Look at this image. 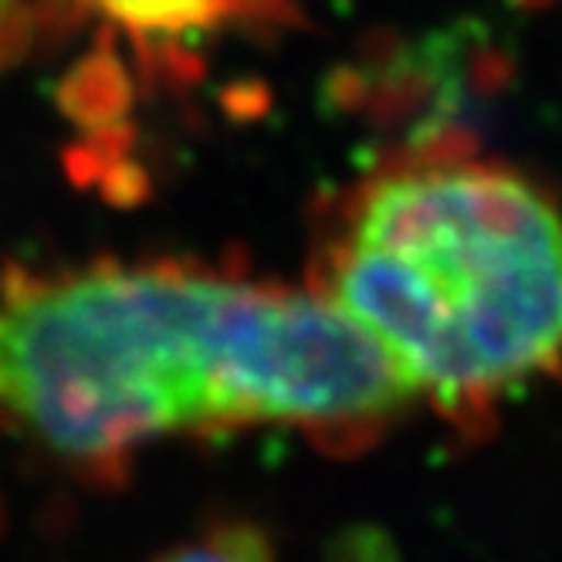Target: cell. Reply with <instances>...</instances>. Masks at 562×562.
Segmentation results:
<instances>
[{
    "label": "cell",
    "mask_w": 562,
    "mask_h": 562,
    "mask_svg": "<svg viewBox=\"0 0 562 562\" xmlns=\"http://www.w3.org/2000/svg\"><path fill=\"white\" fill-rule=\"evenodd\" d=\"M407 407L383 346L312 289L167 261L0 285V424L102 485L167 434L278 424L359 454Z\"/></svg>",
    "instance_id": "6da1fadb"
},
{
    "label": "cell",
    "mask_w": 562,
    "mask_h": 562,
    "mask_svg": "<svg viewBox=\"0 0 562 562\" xmlns=\"http://www.w3.org/2000/svg\"><path fill=\"white\" fill-rule=\"evenodd\" d=\"M308 278L464 434L492 427L508 390L559 370L555 207L468 149L417 146L346 190Z\"/></svg>",
    "instance_id": "7a4b0ae2"
},
{
    "label": "cell",
    "mask_w": 562,
    "mask_h": 562,
    "mask_svg": "<svg viewBox=\"0 0 562 562\" xmlns=\"http://www.w3.org/2000/svg\"><path fill=\"white\" fill-rule=\"evenodd\" d=\"M133 102V82L123 58L115 55L112 37L102 42L65 75L58 86V105L75 126H82L89 136L115 130L119 119L130 112Z\"/></svg>",
    "instance_id": "3957f363"
},
{
    "label": "cell",
    "mask_w": 562,
    "mask_h": 562,
    "mask_svg": "<svg viewBox=\"0 0 562 562\" xmlns=\"http://www.w3.org/2000/svg\"><path fill=\"white\" fill-rule=\"evenodd\" d=\"M89 4V0H82ZM112 21L143 34H183L193 27H214L231 14L227 0H92Z\"/></svg>",
    "instance_id": "277c9868"
},
{
    "label": "cell",
    "mask_w": 562,
    "mask_h": 562,
    "mask_svg": "<svg viewBox=\"0 0 562 562\" xmlns=\"http://www.w3.org/2000/svg\"><path fill=\"white\" fill-rule=\"evenodd\" d=\"M153 562H278L261 526L245 518H217L196 536L159 552Z\"/></svg>",
    "instance_id": "5b68a950"
},
{
    "label": "cell",
    "mask_w": 562,
    "mask_h": 562,
    "mask_svg": "<svg viewBox=\"0 0 562 562\" xmlns=\"http://www.w3.org/2000/svg\"><path fill=\"white\" fill-rule=\"evenodd\" d=\"M42 27H52L48 14H37L27 0H0V71L27 58Z\"/></svg>",
    "instance_id": "8992f818"
}]
</instances>
